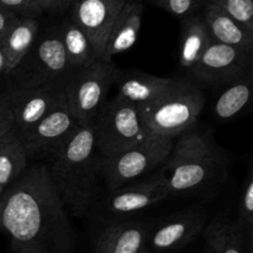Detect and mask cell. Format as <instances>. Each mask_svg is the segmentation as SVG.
Listing matches in <instances>:
<instances>
[{
    "label": "cell",
    "mask_w": 253,
    "mask_h": 253,
    "mask_svg": "<svg viewBox=\"0 0 253 253\" xmlns=\"http://www.w3.org/2000/svg\"><path fill=\"white\" fill-rule=\"evenodd\" d=\"M202 19L212 42L235 47L245 53L252 54L253 32L235 21L216 4L205 0Z\"/></svg>",
    "instance_id": "cell-16"
},
{
    "label": "cell",
    "mask_w": 253,
    "mask_h": 253,
    "mask_svg": "<svg viewBox=\"0 0 253 253\" xmlns=\"http://www.w3.org/2000/svg\"><path fill=\"white\" fill-rule=\"evenodd\" d=\"M115 71L111 61L98 59L90 66L73 72L68 79L66 100L79 126L94 123L114 84Z\"/></svg>",
    "instance_id": "cell-7"
},
{
    "label": "cell",
    "mask_w": 253,
    "mask_h": 253,
    "mask_svg": "<svg viewBox=\"0 0 253 253\" xmlns=\"http://www.w3.org/2000/svg\"><path fill=\"white\" fill-rule=\"evenodd\" d=\"M252 54L212 42L192 71L198 81L210 85H227L252 72Z\"/></svg>",
    "instance_id": "cell-10"
},
{
    "label": "cell",
    "mask_w": 253,
    "mask_h": 253,
    "mask_svg": "<svg viewBox=\"0 0 253 253\" xmlns=\"http://www.w3.org/2000/svg\"><path fill=\"white\" fill-rule=\"evenodd\" d=\"M205 225L207 216L203 210L190 209L178 212L150 231L148 252H169L183 249L204 231Z\"/></svg>",
    "instance_id": "cell-13"
},
{
    "label": "cell",
    "mask_w": 253,
    "mask_h": 253,
    "mask_svg": "<svg viewBox=\"0 0 253 253\" xmlns=\"http://www.w3.org/2000/svg\"><path fill=\"white\" fill-rule=\"evenodd\" d=\"M14 132V121L2 95L0 96V138Z\"/></svg>",
    "instance_id": "cell-30"
},
{
    "label": "cell",
    "mask_w": 253,
    "mask_h": 253,
    "mask_svg": "<svg viewBox=\"0 0 253 253\" xmlns=\"http://www.w3.org/2000/svg\"><path fill=\"white\" fill-rule=\"evenodd\" d=\"M34 1L41 9L42 12H61L64 11V10L72 9L77 0H34Z\"/></svg>",
    "instance_id": "cell-29"
},
{
    "label": "cell",
    "mask_w": 253,
    "mask_h": 253,
    "mask_svg": "<svg viewBox=\"0 0 253 253\" xmlns=\"http://www.w3.org/2000/svg\"><path fill=\"white\" fill-rule=\"evenodd\" d=\"M0 6L21 17L37 19V16L42 14L41 9L35 4L34 0H0Z\"/></svg>",
    "instance_id": "cell-28"
},
{
    "label": "cell",
    "mask_w": 253,
    "mask_h": 253,
    "mask_svg": "<svg viewBox=\"0 0 253 253\" xmlns=\"http://www.w3.org/2000/svg\"><path fill=\"white\" fill-rule=\"evenodd\" d=\"M237 222L247 235L250 245L252 244V227H253V174L250 168L245 179L241 198L239 203V219Z\"/></svg>",
    "instance_id": "cell-25"
},
{
    "label": "cell",
    "mask_w": 253,
    "mask_h": 253,
    "mask_svg": "<svg viewBox=\"0 0 253 253\" xmlns=\"http://www.w3.org/2000/svg\"><path fill=\"white\" fill-rule=\"evenodd\" d=\"M204 105L202 90L189 82L182 81L169 93L140 109V115L151 135L175 140L194 127Z\"/></svg>",
    "instance_id": "cell-4"
},
{
    "label": "cell",
    "mask_w": 253,
    "mask_h": 253,
    "mask_svg": "<svg viewBox=\"0 0 253 253\" xmlns=\"http://www.w3.org/2000/svg\"><path fill=\"white\" fill-rule=\"evenodd\" d=\"M208 249L211 253H244L245 234L237 220L220 214L204 227Z\"/></svg>",
    "instance_id": "cell-20"
},
{
    "label": "cell",
    "mask_w": 253,
    "mask_h": 253,
    "mask_svg": "<svg viewBox=\"0 0 253 253\" xmlns=\"http://www.w3.org/2000/svg\"><path fill=\"white\" fill-rule=\"evenodd\" d=\"M5 189H6V188H4L2 185H0V200H1V197H2V194H4Z\"/></svg>",
    "instance_id": "cell-33"
},
{
    "label": "cell",
    "mask_w": 253,
    "mask_h": 253,
    "mask_svg": "<svg viewBox=\"0 0 253 253\" xmlns=\"http://www.w3.org/2000/svg\"><path fill=\"white\" fill-rule=\"evenodd\" d=\"M95 146L103 157H111L153 137L140 110L118 95L105 101L93 123Z\"/></svg>",
    "instance_id": "cell-5"
},
{
    "label": "cell",
    "mask_w": 253,
    "mask_h": 253,
    "mask_svg": "<svg viewBox=\"0 0 253 253\" xmlns=\"http://www.w3.org/2000/svg\"><path fill=\"white\" fill-rule=\"evenodd\" d=\"M173 145L174 140L153 136L119 155L96 158V172L104 178L109 192L118 189L150 170L162 167L172 152Z\"/></svg>",
    "instance_id": "cell-6"
},
{
    "label": "cell",
    "mask_w": 253,
    "mask_h": 253,
    "mask_svg": "<svg viewBox=\"0 0 253 253\" xmlns=\"http://www.w3.org/2000/svg\"><path fill=\"white\" fill-rule=\"evenodd\" d=\"M66 86L67 82L12 86L2 98L11 113L15 135L21 137L66 100Z\"/></svg>",
    "instance_id": "cell-8"
},
{
    "label": "cell",
    "mask_w": 253,
    "mask_h": 253,
    "mask_svg": "<svg viewBox=\"0 0 253 253\" xmlns=\"http://www.w3.org/2000/svg\"><path fill=\"white\" fill-rule=\"evenodd\" d=\"M5 73V57L0 49V74Z\"/></svg>",
    "instance_id": "cell-32"
},
{
    "label": "cell",
    "mask_w": 253,
    "mask_h": 253,
    "mask_svg": "<svg viewBox=\"0 0 253 253\" xmlns=\"http://www.w3.org/2000/svg\"><path fill=\"white\" fill-rule=\"evenodd\" d=\"M145 1L180 19L194 15V12L202 4V0H145Z\"/></svg>",
    "instance_id": "cell-27"
},
{
    "label": "cell",
    "mask_w": 253,
    "mask_h": 253,
    "mask_svg": "<svg viewBox=\"0 0 253 253\" xmlns=\"http://www.w3.org/2000/svg\"><path fill=\"white\" fill-rule=\"evenodd\" d=\"M19 16H16L15 14L10 12L9 10L4 9V7L0 6V40L1 37L6 34L7 30L11 27V25L14 24L15 20Z\"/></svg>",
    "instance_id": "cell-31"
},
{
    "label": "cell",
    "mask_w": 253,
    "mask_h": 253,
    "mask_svg": "<svg viewBox=\"0 0 253 253\" xmlns=\"http://www.w3.org/2000/svg\"><path fill=\"white\" fill-rule=\"evenodd\" d=\"M78 127L67 100H63L19 140L27 158L40 155L49 156L58 150Z\"/></svg>",
    "instance_id": "cell-11"
},
{
    "label": "cell",
    "mask_w": 253,
    "mask_h": 253,
    "mask_svg": "<svg viewBox=\"0 0 253 253\" xmlns=\"http://www.w3.org/2000/svg\"><path fill=\"white\" fill-rule=\"evenodd\" d=\"M230 17L253 32V0H210Z\"/></svg>",
    "instance_id": "cell-26"
},
{
    "label": "cell",
    "mask_w": 253,
    "mask_h": 253,
    "mask_svg": "<svg viewBox=\"0 0 253 253\" xmlns=\"http://www.w3.org/2000/svg\"><path fill=\"white\" fill-rule=\"evenodd\" d=\"M143 10L142 2L126 0L111 26L101 59L111 61L114 56L128 51L136 43L142 25Z\"/></svg>",
    "instance_id": "cell-18"
},
{
    "label": "cell",
    "mask_w": 253,
    "mask_h": 253,
    "mask_svg": "<svg viewBox=\"0 0 253 253\" xmlns=\"http://www.w3.org/2000/svg\"><path fill=\"white\" fill-rule=\"evenodd\" d=\"M21 62H26V69L11 72L16 73V85L68 82L74 72L68 63L58 30L40 39L37 36L34 46Z\"/></svg>",
    "instance_id": "cell-9"
},
{
    "label": "cell",
    "mask_w": 253,
    "mask_h": 253,
    "mask_svg": "<svg viewBox=\"0 0 253 253\" xmlns=\"http://www.w3.org/2000/svg\"><path fill=\"white\" fill-rule=\"evenodd\" d=\"M126 0H77L72 7V20L88 35L99 59H101L111 26Z\"/></svg>",
    "instance_id": "cell-14"
},
{
    "label": "cell",
    "mask_w": 253,
    "mask_h": 253,
    "mask_svg": "<svg viewBox=\"0 0 253 253\" xmlns=\"http://www.w3.org/2000/svg\"><path fill=\"white\" fill-rule=\"evenodd\" d=\"M0 230L12 253H71L72 231L66 207L46 165L26 167L0 200Z\"/></svg>",
    "instance_id": "cell-1"
},
{
    "label": "cell",
    "mask_w": 253,
    "mask_h": 253,
    "mask_svg": "<svg viewBox=\"0 0 253 253\" xmlns=\"http://www.w3.org/2000/svg\"><path fill=\"white\" fill-rule=\"evenodd\" d=\"M27 156L15 132L0 138V185L7 188L27 167Z\"/></svg>",
    "instance_id": "cell-24"
},
{
    "label": "cell",
    "mask_w": 253,
    "mask_h": 253,
    "mask_svg": "<svg viewBox=\"0 0 253 253\" xmlns=\"http://www.w3.org/2000/svg\"><path fill=\"white\" fill-rule=\"evenodd\" d=\"M40 25L35 17L15 20L0 40V49L5 57V73L10 74L25 58L39 36Z\"/></svg>",
    "instance_id": "cell-19"
},
{
    "label": "cell",
    "mask_w": 253,
    "mask_h": 253,
    "mask_svg": "<svg viewBox=\"0 0 253 253\" xmlns=\"http://www.w3.org/2000/svg\"><path fill=\"white\" fill-rule=\"evenodd\" d=\"M252 72L229 84L226 89L217 96L214 104V114L220 120H230L241 113L251 100Z\"/></svg>",
    "instance_id": "cell-23"
},
{
    "label": "cell",
    "mask_w": 253,
    "mask_h": 253,
    "mask_svg": "<svg viewBox=\"0 0 253 253\" xmlns=\"http://www.w3.org/2000/svg\"><path fill=\"white\" fill-rule=\"evenodd\" d=\"M150 226L141 222L111 224L99 235L94 253H150Z\"/></svg>",
    "instance_id": "cell-17"
},
{
    "label": "cell",
    "mask_w": 253,
    "mask_h": 253,
    "mask_svg": "<svg viewBox=\"0 0 253 253\" xmlns=\"http://www.w3.org/2000/svg\"><path fill=\"white\" fill-rule=\"evenodd\" d=\"M219 165L220 157L214 143L193 127L178 136L160 173L169 195H185L209 185Z\"/></svg>",
    "instance_id": "cell-3"
},
{
    "label": "cell",
    "mask_w": 253,
    "mask_h": 253,
    "mask_svg": "<svg viewBox=\"0 0 253 253\" xmlns=\"http://www.w3.org/2000/svg\"><path fill=\"white\" fill-rule=\"evenodd\" d=\"M182 82V79L158 77L136 69L116 68L114 84L118 88V96L136 108H146L169 93Z\"/></svg>",
    "instance_id": "cell-15"
},
{
    "label": "cell",
    "mask_w": 253,
    "mask_h": 253,
    "mask_svg": "<svg viewBox=\"0 0 253 253\" xmlns=\"http://www.w3.org/2000/svg\"><path fill=\"white\" fill-rule=\"evenodd\" d=\"M0 96H1V93H0Z\"/></svg>",
    "instance_id": "cell-35"
},
{
    "label": "cell",
    "mask_w": 253,
    "mask_h": 253,
    "mask_svg": "<svg viewBox=\"0 0 253 253\" xmlns=\"http://www.w3.org/2000/svg\"><path fill=\"white\" fill-rule=\"evenodd\" d=\"M204 253H211V251H210V250H209V249H207V251H205Z\"/></svg>",
    "instance_id": "cell-34"
},
{
    "label": "cell",
    "mask_w": 253,
    "mask_h": 253,
    "mask_svg": "<svg viewBox=\"0 0 253 253\" xmlns=\"http://www.w3.org/2000/svg\"><path fill=\"white\" fill-rule=\"evenodd\" d=\"M58 32L68 63L74 72L98 61L99 58L88 35L73 20H66L58 29Z\"/></svg>",
    "instance_id": "cell-21"
},
{
    "label": "cell",
    "mask_w": 253,
    "mask_h": 253,
    "mask_svg": "<svg viewBox=\"0 0 253 253\" xmlns=\"http://www.w3.org/2000/svg\"><path fill=\"white\" fill-rule=\"evenodd\" d=\"M168 197H170L169 192L158 170L147 179L110 190L104 199L103 209L115 216H124L152 207Z\"/></svg>",
    "instance_id": "cell-12"
},
{
    "label": "cell",
    "mask_w": 253,
    "mask_h": 253,
    "mask_svg": "<svg viewBox=\"0 0 253 253\" xmlns=\"http://www.w3.org/2000/svg\"><path fill=\"white\" fill-rule=\"evenodd\" d=\"M95 150L93 124L79 126L46 165L64 207L76 217L86 214L95 193Z\"/></svg>",
    "instance_id": "cell-2"
},
{
    "label": "cell",
    "mask_w": 253,
    "mask_h": 253,
    "mask_svg": "<svg viewBox=\"0 0 253 253\" xmlns=\"http://www.w3.org/2000/svg\"><path fill=\"white\" fill-rule=\"evenodd\" d=\"M211 43L202 16L190 15L183 19L179 61L185 69H192Z\"/></svg>",
    "instance_id": "cell-22"
}]
</instances>
